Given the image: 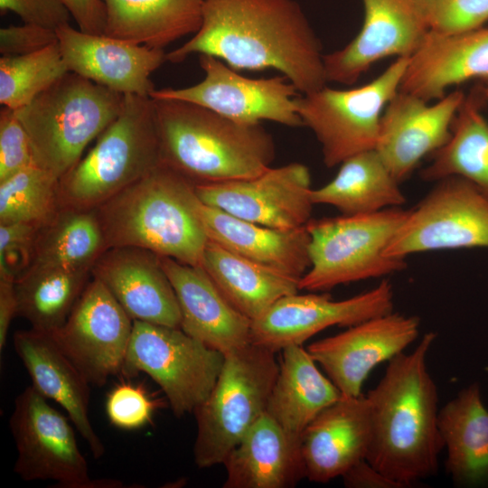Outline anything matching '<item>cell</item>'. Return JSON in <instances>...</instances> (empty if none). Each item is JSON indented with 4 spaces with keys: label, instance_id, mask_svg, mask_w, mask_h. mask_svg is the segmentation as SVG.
<instances>
[{
    "label": "cell",
    "instance_id": "3",
    "mask_svg": "<svg viewBox=\"0 0 488 488\" xmlns=\"http://www.w3.org/2000/svg\"><path fill=\"white\" fill-rule=\"evenodd\" d=\"M153 104L161 163L194 184L252 178L271 167L275 142L261 123L235 121L184 100Z\"/></svg>",
    "mask_w": 488,
    "mask_h": 488
},
{
    "label": "cell",
    "instance_id": "2",
    "mask_svg": "<svg viewBox=\"0 0 488 488\" xmlns=\"http://www.w3.org/2000/svg\"><path fill=\"white\" fill-rule=\"evenodd\" d=\"M436 338L428 332L410 352L390 360L365 395L371 421L366 460L404 488L435 476L444 449L437 388L427 363Z\"/></svg>",
    "mask_w": 488,
    "mask_h": 488
},
{
    "label": "cell",
    "instance_id": "23",
    "mask_svg": "<svg viewBox=\"0 0 488 488\" xmlns=\"http://www.w3.org/2000/svg\"><path fill=\"white\" fill-rule=\"evenodd\" d=\"M13 342L15 352L32 380V386L67 412L94 458L103 456L105 446L89 415L90 384L52 333L33 328L20 330L14 333Z\"/></svg>",
    "mask_w": 488,
    "mask_h": 488
},
{
    "label": "cell",
    "instance_id": "21",
    "mask_svg": "<svg viewBox=\"0 0 488 488\" xmlns=\"http://www.w3.org/2000/svg\"><path fill=\"white\" fill-rule=\"evenodd\" d=\"M91 275L133 321L180 328L179 304L159 255L140 248H108L93 265Z\"/></svg>",
    "mask_w": 488,
    "mask_h": 488
},
{
    "label": "cell",
    "instance_id": "32",
    "mask_svg": "<svg viewBox=\"0 0 488 488\" xmlns=\"http://www.w3.org/2000/svg\"><path fill=\"white\" fill-rule=\"evenodd\" d=\"M339 165L329 183L312 190L314 204L333 206L343 215H359L402 207L406 202L400 183L375 148L353 155Z\"/></svg>",
    "mask_w": 488,
    "mask_h": 488
},
{
    "label": "cell",
    "instance_id": "24",
    "mask_svg": "<svg viewBox=\"0 0 488 488\" xmlns=\"http://www.w3.org/2000/svg\"><path fill=\"white\" fill-rule=\"evenodd\" d=\"M161 262L175 292L184 333L224 354L250 343L252 321L230 304L202 267L167 257Z\"/></svg>",
    "mask_w": 488,
    "mask_h": 488
},
{
    "label": "cell",
    "instance_id": "36",
    "mask_svg": "<svg viewBox=\"0 0 488 488\" xmlns=\"http://www.w3.org/2000/svg\"><path fill=\"white\" fill-rule=\"evenodd\" d=\"M60 179L33 164L0 182V224L44 226L62 209Z\"/></svg>",
    "mask_w": 488,
    "mask_h": 488
},
{
    "label": "cell",
    "instance_id": "47",
    "mask_svg": "<svg viewBox=\"0 0 488 488\" xmlns=\"http://www.w3.org/2000/svg\"><path fill=\"white\" fill-rule=\"evenodd\" d=\"M423 5L424 6L426 7L427 11V14L429 12V9L431 8V6L434 5V3L436 2V0H419Z\"/></svg>",
    "mask_w": 488,
    "mask_h": 488
},
{
    "label": "cell",
    "instance_id": "42",
    "mask_svg": "<svg viewBox=\"0 0 488 488\" xmlns=\"http://www.w3.org/2000/svg\"><path fill=\"white\" fill-rule=\"evenodd\" d=\"M57 42L56 31L35 24L23 23L0 29L1 56L29 54Z\"/></svg>",
    "mask_w": 488,
    "mask_h": 488
},
{
    "label": "cell",
    "instance_id": "22",
    "mask_svg": "<svg viewBox=\"0 0 488 488\" xmlns=\"http://www.w3.org/2000/svg\"><path fill=\"white\" fill-rule=\"evenodd\" d=\"M371 421L366 396H342L321 411L301 436L306 478L326 483L366 459Z\"/></svg>",
    "mask_w": 488,
    "mask_h": 488
},
{
    "label": "cell",
    "instance_id": "16",
    "mask_svg": "<svg viewBox=\"0 0 488 488\" xmlns=\"http://www.w3.org/2000/svg\"><path fill=\"white\" fill-rule=\"evenodd\" d=\"M200 201L237 218L263 226L291 230L311 220V174L301 163L270 167L247 179L194 184Z\"/></svg>",
    "mask_w": 488,
    "mask_h": 488
},
{
    "label": "cell",
    "instance_id": "43",
    "mask_svg": "<svg viewBox=\"0 0 488 488\" xmlns=\"http://www.w3.org/2000/svg\"><path fill=\"white\" fill-rule=\"evenodd\" d=\"M42 227L28 222L0 224V266L5 265L10 258L19 255L24 270L29 265L33 248Z\"/></svg>",
    "mask_w": 488,
    "mask_h": 488
},
{
    "label": "cell",
    "instance_id": "38",
    "mask_svg": "<svg viewBox=\"0 0 488 488\" xmlns=\"http://www.w3.org/2000/svg\"><path fill=\"white\" fill-rule=\"evenodd\" d=\"M488 21V0H436L428 12L429 31L455 34L483 27Z\"/></svg>",
    "mask_w": 488,
    "mask_h": 488
},
{
    "label": "cell",
    "instance_id": "17",
    "mask_svg": "<svg viewBox=\"0 0 488 488\" xmlns=\"http://www.w3.org/2000/svg\"><path fill=\"white\" fill-rule=\"evenodd\" d=\"M361 1L364 19L358 34L324 55L327 82L352 85L382 59L409 58L429 32L428 14L419 0Z\"/></svg>",
    "mask_w": 488,
    "mask_h": 488
},
{
    "label": "cell",
    "instance_id": "48",
    "mask_svg": "<svg viewBox=\"0 0 488 488\" xmlns=\"http://www.w3.org/2000/svg\"><path fill=\"white\" fill-rule=\"evenodd\" d=\"M483 83H484L483 85V95H484V98L486 99V102H488V81L483 82Z\"/></svg>",
    "mask_w": 488,
    "mask_h": 488
},
{
    "label": "cell",
    "instance_id": "4",
    "mask_svg": "<svg viewBox=\"0 0 488 488\" xmlns=\"http://www.w3.org/2000/svg\"><path fill=\"white\" fill-rule=\"evenodd\" d=\"M194 183L164 164L95 209L106 248L134 247L202 265L208 236Z\"/></svg>",
    "mask_w": 488,
    "mask_h": 488
},
{
    "label": "cell",
    "instance_id": "14",
    "mask_svg": "<svg viewBox=\"0 0 488 488\" xmlns=\"http://www.w3.org/2000/svg\"><path fill=\"white\" fill-rule=\"evenodd\" d=\"M133 320L104 284L91 276L64 324L52 335L90 385L121 373Z\"/></svg>",
    "mask_w": 488,
    "mask_h": 488
},
{
    "label": "cell",
    "instance_id": "44",
    "mask_svg": "<svg viewBox=\"0 0 488 488\" xmlns=\"http://www.w3.org/2000/svg\"><path fill=\"white\" fill-rule=\"evenodd\" d=\"M78 29L88 33H104L106 9L103 0H61Z\"/></svg>",
    "mask_w": 488,
    "mask_h": 488
},
{
    "label": "cell",
    "instance_id": "29",
    "mask_svg": "<svg viewBox=\"0 0 488 488\" xmlns=\"http://www.w3.org/2000/svg\"><path fill=\"white\" fill-rule=\"evenodd\" d=\"M281 352L266 413L287 433L301 438L313 419L343 395L307 349L290 345Z\"/></svg>",
    "mask_w": 488,
    "mask_h": 488
},
{
    "label": "cell",
    "instance_id": "27",
    "mask_svg": "<svg viewBox=\"0 0 488 488\" xmlns=\"http://www.w3.org/2000/svg\"><path fill=\"white\" fill-rule=\"evenodd\" d=\"M208 239L227 249L297 279L310 267L306 227L280 230L253 223L200 203Z\"/></svg>",
    "mask_w": 488,
    "mask_h": 488
},
{
    "label": "cell",
    "instance_id": "33",
    "mask_svg": "<svg viewBox=\"0 0 488 488\" xmlns=\"http://www.w3.org/2000/svg\"><path fill=\"white\" fill-rule=\"evenodd\" d=\"M483 85L465 97L454 119L447 142L433 154L421 172L425 181L456 176L467 180L488 197V120Z\"/></svg>",
    "mask_w": 488,
    "mask_h": 488
},
{
    "label": "cell",
    "instance_id": "39",
    "mask_svg": "<svg viewBox=\"0 0 488 488\" xmlns=\"http://www.w3.org/2000/svg\"><path fill=\"white\" fill-rule=\"evenodd\" d=\"M36 164L29 136L14 110H0V182Z\"/></svg>",
    "mask_w": 488,
    "mask_h": 488
},
{
    "label": "cell",
    "instance_id": "7",
    "mask_svg": "<svg viewBox=\"0 0 488 488\" xmlns=\"http://www.w3.org/2000/svg\"><path fill=\"white\" fill-rule=\"evenodd\" d=\"M275 354L251 343L224 354L212 389L193 412L197 424L193 459L199 468L223 465L266 413L279 370Z\"/></svg>",
    "mask_w": 488,
    "mask_h": 488
},
{
    "label": "cell",
    "instance_id": "8",
    "mask_svg": "<svg viewBox=\"0 0 488 488\" xmlns=\"http://www.w3.org/2000/svg\"><path fill=\"white\" fill-rule=\"evenodd\" d=\"M408 212L398 207L370 214L311 219L305 225L310 267L299 280V290L323 292L405 269L406 258L386 256L385 251Z\"/></svg>",
    "mask_w": 488,
    "mask_h": 488
},
{
    "label": "cell",
    "instance_id": "25",
    "mask_svg": "<svg viewBox=\"0 0 488 488\" xmlns=\"http://www.w3.org/2000/svg\"><path fill=\"white\" fill-rule=\"evenodd\" d=\"M472 80L488 81V28L455 34L429 31L408 58L399 91L430 102Z\"/></svg>",
    "mask_w": 488,
    "mask_h": 488
},
{
    "label": "cell",
    "instance_id": "15",
    "mask_svg": "<svg viewBox=\"0 0 488 488\" xmlns=\"http://www.w3.org/2000/svg\"><path fill=\"white\" fill-rule=\"evenodd\" d=\"M393 287L386 279L368 291L338 301L327 293L286 296L252 321L250 343L275 352L303 345L326 328L349 327L393 312Z\"/></svg>",
    "mask_w": 488,
    "mask_h": 488
},
{
    "label": "cell",
    "instance_id": "45",
    "mask_svg": "<svg viewBox=\"0 0 488 488\" xmlns=\"http://www.w3.org/2000/svg\"><path fill=\"white\" fill-rule=\"evenodd\" d=\"M348 488H404L400 483L389 478L366 459L351 467L342 476Z\"/></svg>",
    "mask_w": 488,
    "mask_h": 488
},
{
    "label": "cell",
    "instance_id": "20",
    "mask_svg": "<svg viewBox=\"0 0 488 488\" xmlns=\"http://www.w3.org/2000/svg\"><path fill=\"white\" fill-rule=\"evenodd\" d=\"M56 33L69 71L123 95L150 97L155 89L151 75L167 61L164 49L84 33L70 23Z\"/></svg>",
    "mask_w": 488,
    "mask_h": 488
},
{
    "label": "cell",
    "instance_id": "34",
    "mask_svg": "<svg viewBox=\"0 0 488 488\" xmlns=\"http://www.w3.org/2000/svg\"><path fill=\"white\" fill-rule=\"evenodd\" d=\"M106 249L95 209L62 208L39 230L26 268L91 270Z\"/></svg>",
    "mask_w": 488,
    "mask_h": 488
},
{
    "label": "cell",
    "instance_id": "5",
    "mask_svg": "<svg viewBox=\"0 0 488 488\" xmlns=\"http://www.w3.org/2000/svg\"><path fill=\"white\" fill-rule=\"evenodd\" d=\"M125 95L68 71L29 104L14 110L37 165L59 179L119 115Z\"/></svg>",
    "mask_w": 488,
    "mask_h": 488
},
{
    "label": "cell",
    "instance_id": "31",
    "mask_svg": "<svg viewBox=\"0 0 488 488\" xmlns=\"http://www.w3.org/2000/svg\"><path fill=\"white\" fill-rule=\"evenodd\" d=\"M202 267L230 304L251 321L280 298L299 290V279L243 258L209 239Z\"/></svg>",
    "mask_w": 488,
    "mask_h": 488
},
{
    "label": "cell",
    "instance_id": "30",
    "mask_svg": "<svg viewBox=\"0 0 488 488\" xmlns=\"http://www.w3.org/2000/svg\"><path fill=\"white\" fill-rule=\"evenodd\" d=\"M204 0H103L104 34L164 49L200 28Z\"/></svg>",
    "mask_w": 488,
    "mask_h": 488
},
{
    "label": "cell",
    "instance_id": "46",
    "mask_svg": "<svg viewBox=\"0 0 488 488\" xmlns=\"http://www.w3.org/2000/svg\"><path fill=\"white\" fill-rule=\"evenodd\" d=\"M15 279L0 277V350L5 347L10 324L17 312Z\"/></svg>",
    "mask_w": 488,
    "mask_h": 488
},
{
    "label": "cell",
    "instance_id": "10",
    "mask_svg": "<svg viewBox=\"0 0 488 488\" xmlns=\"http://www.w3.org/2000/svg\"><path fill=\"white\" fill-rule=\"evenodd\" d=\"M224 353L181 328L133 321L121 374L146 373L163 390L175 417L195 409L212 389Z\"/></svg>",
    "mask_w": 488,
    "mask_h": 488
},
{
    "label": "cell",
    "instance_id": "19",
    "mask_svg": "<svg viewBox=\"0 0 488 488\" xmlns=\"http://www.w3.org/2000/svg\"><path fill=\"white\" fill-rule=\"evenodd\" d=\"M465 97L463 91L454 90L430 104L399 90L387 104L375 149L399 183L427 155H433L447 142Z\"/></svg>",
    "mask_w": 488,
    "mask_h": 488
},
{
    "label": "cell",
    "instance_id": "6",
    "mask_svg": "<svg viewBox=\"0 0 488 488\" xmlns=\"http://www.w3.org/2000/svg\"><path fill=\"white\" fill-rule=\"evenodd\" d=\"M160 164L153 99L125 95L117 118L60 178L61 207L96 209Z\"/></svg>",
    "mask_w": 488,
    "mask_h": 488
},
{
    "label": "cell",
    "instance_id": "26",
    "mask_svg": "<svg viewBox=\"0 0 488 488\" xmlns=\"http://www.w3.org/2000/svg\"><path fill=\"white\" fill-rule=\"evenodd\" d=\"M223 488H291L306 478L301 438L264 413L230 451Z\"/></svg>",
    "mask_w": 488,
    "mask_h": 488
},
{
    "label": "cell",
    "instance_id": "11",
    "mask_svg": "<svg viewBox=\"0 0 488 488\" xmlns=\"http://www.w3.org/2000/svg\"><path fill=\"white\" fill-rule=\"evenodd\" d=\"M17 458L14 472L24 481H53L62 488L116 487L93 480L68 418L32 385L15 399L9 419Z\"/></svg>",
    "mask_w": 488,
    "mask_h": 488
},
{
    "label": "cell",
    "instance_id": "40",
    "mask_svg": "<svg viewBox=\"0 0 488 488\" xmlns=\"http://www.w3.org/2000/svg\"><path fill=\"white\" fill-rule=\"evenodd\" d=\"M155 405L140 387L122 383L114 388L106 400V413L110 423L121 429L144 427L152 418Z\"/></svg>",
    "mask_w": 488,
    "mask_h": 488
},
{
    "label": "cell",
    "instance_id": "35",
    "mask_svg": "<svg viewBox=\"0 0 488 488\" xmlns=\"http://www.w3.org/2000/svg\"><path fill=\"white\" fill-rule=\"evenodd\" d=\"M91 270L33 267L14 281L16 316L31 328L52 333L60 329L91 278Z\"/></svg>",
    "mask_w": 488,
    "mask_h": 488
},
{
    "label": "cell",
    "instance_id": "41",
    "mask_svg": "<svg viewBox=\"0 0 488 488\" xmlns=\"http://www.w3.org/2000/svg\"><path fill=\"white\" fill-rule=\"evenodd\" d=\"M0 11L13 12L24 23L54 31L73 19L61 0H0Z\"/></svg>",
    "mask_w": 488,
    "mask_h": 488
},
{
    "label": "cell",
    "instance_id": "1",
    "mask_svg": "<svg viewBox=\"0 0 488 488\" xmlns=\"http://www.w3.org/2000/svg\"><path fill=\"white\" fill-rule=\"evenodd\" d=\"M192 54L236 70H277L300 94L327 83L322 44L295 0H204L199 30L166 59L179 63Z\"/></svg>",
    "mask_w": 488,
    "mask_h": 488
},
{
    "label": "cell",
    "instance_id": "18",
    "mask_svg": "<svg viewBox=\"0 0 488 488\" xmlns=\"http://www.w3.org/2000/svg\"><path fill=\"white\" fill-rule=\"evenodd\" d=\"M419 327L418 316L391 312L313 342L306 349L343 396L357 397L371 371L404 352L418 338Z\"/></svg>",
    "mask_w": 488,
    "mask_h": 488
},
{
    "label": "cell",
    "instance_id": "9",
    "mask_svg": "<svg viewBox=\"0 0 488 488\" xmlns=\"http://www.w3.org/2000/svg\"><path fill=\"white\" fill-rule=\"evenodd\" d=\"M408 61L397 58L378 77L357 88L325 85L296 97L297 113L319 142L327 167L375 148L382 113L399 90Z\"/></svg>",
    "mask_w": 488,
    "mask_h": 488
},
{
    "label": "cell",
    "instance_id": "37",
    "mask_svg": "<svg viewBox=\"0 0 488 488\" xmlns=\"http://www.w3.org/2000/svg\"><path fill=\"white\" fill-rule=\"evenodd\" d=\"M59 43L0 58V103L13 110L29 104L68 72Z\"/></svg>",
    "mask_w": 488,
    "mask_h": 488
},
{
    "label": "cell",
    "instance_id": "28",
    "mask_svg": "<svg viewBox=\"0 0 488 488\" xmlns=\"http://www.w3.org/2000/svg\"><path fill=\"white\" fill-rule=\"evenodd\" d=\"M446 451L445 469L459 487L488 486V409L474 382L446 403L438 415Z\"/></svg>",
    "mask_w": 488,
    "mask_h": 488
},
{
    "label": "cell",
    "instance_id": "13",
    "mask_svg": "<svg viewBox=\"0 0 488 488\" xmlns=\"http://www.w3.org/2000/svg\"><path fill=\"white\" fill-rule=\"evenodd\" d=\"M198 60L204 72L200 82L186 88L155 89L150 97L192 102L242 123L271 121L304 127L296 104L299 92L283 75L252 79L217 57L199 54Z\"/></svg>",
    "mask_w": 488,
    "mask_h": 488
},
{
    "label": "cell",
    "instance_id": "12",
    "mask_svg": "<svg viewBox=\"0 0 488 488\" xmlns=\"http://www.w3.org/2000/svg\"><path fill=\"white\" fill-rule=\"evenodd\" d=\"M488 249V197L473 183L452 176L436 185L406 220L385 255L407 258L415 253Z\"/></svg>",
    "mask_w": 488,
    "mask_h": 488
}]
</instances>
